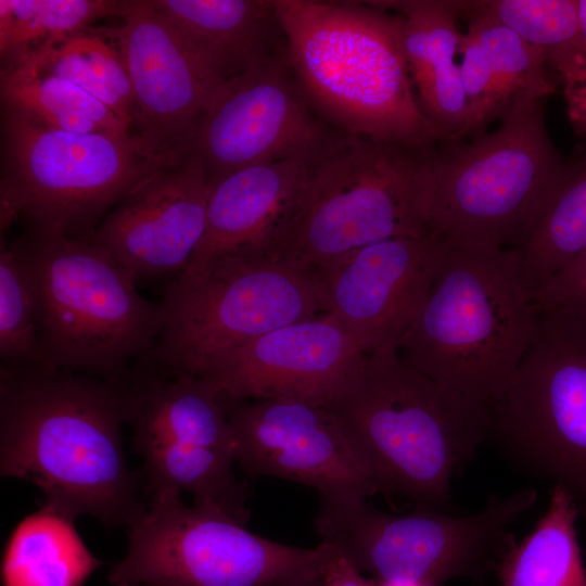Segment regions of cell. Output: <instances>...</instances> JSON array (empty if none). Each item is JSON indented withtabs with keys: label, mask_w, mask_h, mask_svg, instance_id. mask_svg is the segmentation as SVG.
<instances>
[{
	"label": "cell",
	"mask_w": 586,
	"mask_h": 586,
	"mask_svg": "<svg viewBox=\"0 0 586 586\" xmlns=\"http://www.w3.org/2000/svg\"><path fill=\"white\" fill-rule=\"evenodd\" d=\"M114 381L43 365L0 367V474L27 481L74 521L129 526L146 509L123 445Z\"/></svg>",
	"instance_id": "1"
},
{
	"label": "cell",
	"mask_w": 586,
	"mask_h": 586,
	"mask_svg": "<svg viewBox=\"0 0 586 586\" xmlns=\"http://www.w3.org/2000/svg\"><path fill=\"white\" fill-rule=\"evenodd\" d=\"M538 333L535 294L513 247L438 235L430 285L398 355L492 413Z\"/></svg>",
	"instance_id": "2"
},
{
	"label": "cell",
	"mask_w": 586,
	"mask_h": 586,
	"mask_svg": "<svg viewBox=\"0 0 586 586\" xmlns=\"http://www.w3.org/2000/svg\"><path fill=\"white\" fill-rule=\"evenodd\" d=\"M436 143L373 138L330 127L270 255L317 271L359 247L431 232Z\"/></svg>",
	"instance_id": "3"
},
{
	"label": "cell",
	"mask_w": 586,
	"mask_h": 586,
	"mask_svg": "<svg viewBox=\"0 0 586 586\" xmlns=\"http://www.w3.org/2000/svg\"><path fill=\"white\" fill-rule=\"evenodd\" d=\"M385 495L450 506V483L491 435L492 413L402 360L366 355L324 404Z\"/></svg>",
	"instance_id": "4"
},
{
	"label": "cell",
	"mask_w": 586,
	"mask_h": 586,
	"mask_svg": "<svg viewBox=\"0 0 586 586\" xmlns=\"http://www.w3.org/2000/svg\"><path fill=\"white\" fill-rule=\"evenodd\" d=\"M289 63L328 125L373 138L437 143L418 104L400 17L374 1L276 0Z\"/></svg>",
	"instance_id": "5"
},
{
	"label": "cell",
	"mask_w": 586,
	"mask_h": 586,
	"mask_svg": "<svg viewBox=\"0 0 586 586\" xmlns=\"http://www.w3.org/2000/svg\"><path fill=\"white\" fill-rule=\"evenodd\" d=\"M11 245L33 290L49 366L115 381L151 353L162 304L143 297L133 276L92 239L26 229Z\"/></svg>",
	"instance_id": "6"
},
{
	"label": "cell",
	"mask_w": 586,
	"mask_h": 586,
	"mask_svg": "<svg viewBox=\"0 0 586 586\" xmlns=\"http://www.w3.org/2000/svg\"><path fill=\"white\" fill-rule=\"evenodd\" d=\"M162 169L132 137L54 129L2 105L1 232L20 220L29 230L91 239L112 208Z\"/></svg>",
	"instance_id": "7"
},
{
	"label": "cell",
	"mask_w": 586,
	"mask_h": 586,
	"mask_svg": "<svg viewBox=\"0 0 586 586\" xmlns=\"http://www.w3.org/2000/svg\"><path fill=\"white\" fill-rule=\"evenodd\" d=\"M566 167L549 138L543 100L522 103L492 132L468 143H441L431 231L515 247L551 201Z\"/></svg>",
	"instance_id": "8"
},
{
	"label": "cell",
	"mask_w": 586,
	"mask_h": 586,
	"mask_svg": "<svg viewBox=\"0 0 586 586\" xmlns=\"http://www.w3.org/2000/svg\"><path fill=\"white\" fill-rule=\"evenodd\" d=\"M536 498L528 487L507 498L491 496L472 515L420 507L394 515L375 509L366 497L322 498L314 524L321 542L383 585L442 586L457 576L482 581L496 571L514 540L511 523Z\"/></svg>",
	"instance_id": "9"
},
{
	"label": "cell",
	"mask_w": 586,
	"mask_h": 586,
	"mask_svg": "<svg viewBox=\"0 0 586 586\" xmlns=\"http://www.w3.org/2000/svg\"><path fill=\"white\" fill-rule=\"evenodd\" d=\"M164 324L148 354L161 369L191 373L209 357L327 313L315 271L266 251L241 250L166 286Z\"/></svg>",
	"instance_id": "10"
},
{
	"label": "cell",
	"mask_w": 586,
	"mask_h": 586,
	"mask_svg": "<svg viewBox=\"0 0 586 586\" xmlns=\"http://www.w3.org/2000/svg\"><path fill=\"white\" fill-rule=\"evenodd\" d=\"M151 495L109 574L114 586H282L321 574L336 552L326 542L300 548L266 539L221 513L186 506L177 492Z\"/></svg>",
	"instance_id": "11"
},
{
	"label": "cell",
	"mask_w": 586,
	"mask_h": 586,
	"mask_svg": "<svg viewBox=\"0 0 586 586\" xmlns=\"http://www.w3.org/2000/svg\"><path fill=\"white\" fill-rule=\"evenodd\" d=\"M491 435L586 514V323L539 310L538 336L492 411Z\"/></svg>",
	"instance_id": "12"
},
{
	"label": "cell",
	"mask_w": 586,
	"mask_h": 586,
	"mask_svg": "<svg viewBox=\"0 0 586 586\" xmlns=\"http://www.w3.org/2000/svg\"><path fill=\"white\" fill-rule=\"evenodd\" d=\"M117 44L132 87L131 136L161 168L184 162L199 123L221 86L152 0L123 1Z\"/></svg>",
	"instance_id": "13"
},
{
	"label": "cell",
	"mask_w": 586,
	"mask_h": 586,
	"mask_svg": "<svg viewBox=\"0 0 586 586\" xmlns=\"http://www.w3.org/2000/svg\"><path fill=\"white\" fill-rule=\"evenodd\" d=\"M220 399L232 429L234 460L251 475L298 482L320 498L381 493L327 405L297 398Z\"/></svg>",
	"instance_id": "14"
},
{
	"label": "cell",
	"mask_w": 586,
	"mask_h": 586,
	"mask_svg": "<svg viewBox=\"0 0 586 586\" xmlns=\"http://www.w3.org/2000/svg\"><path fill=\"white\" fill-rule=\"evenodd\" d=\"M310 107L289 60L224 82L192 144L208 178L260 163L306 156L330 129Z\"/></svg>",
	"instance_id": "15"
},
{
	"label": "cell",
	"mask_w": 586,
	"mask_h": 586,
	"mask_svg": "<svg viewBox=\"0 0 586 586\" xmlns=\"http://www.w3.org/2000/svg\"><path fill=\"white\" fill-rule=\"evenodd\" d=\"M437 233L398 237L354 250L316 273L327 313L365 355L398 353L434 270Z\"/></svg>",
	"instance_id": "16"
},
{
	"label": "cell",
	"mask_w": 586,
	"mask_h": 586,
	"mask_svg": "<svg viewBox=\"0 0 586 586\" xmlns=\"http://www.w3.org/2000/svg\"><path fill=\"white\" fill-rule=\"evenodd\" d=\"M365 356L337 319L324 313L218 353L193 374L226 399L326 404Z\"/></svg>",
	"instance_id": "17"
},
{
	"label": "cell",
	"mask_w": 586,
	"mask_h": 586,
	"mask_svg": "<svg viewBox=\"0 0 586 586\" xmlns=\"http://www.w3.org/2000/svg\"><path fill=\"white\" fill-rule=\"evenodd\" d=\"M207 187L203 164L190 154L133 189L91 239L136 280L178 276L190 265L205 233Z\"/></svg>",
	"instance_id": "18"
},
{
	"label": "cell",
	"mask_w": 586,
	"mask_h": 586,
	"mask_svg": "<svg viewBox=\"0 0 586 586\" xmlns=\"http://www.w3.org/2000/svg\"><path fill=\"white\" fill-rule=\"evenodd\" d=\"M309 155L208 178L205 233L181 273L200 271L237 251H265L296 202Z\"/></svg>",
	"instance_id": "19"
},
{
	"label": "cell",
	"mask_w": 586,
	"mask_h": 586,
	"mask_svg": "<svg viewBox=\"0 0 586 586\" xmlns=\"http://www.w3.org/2000/svg\"><path fill=\"white\" fill-rule=\"evenodd\" d=\"M125 423L132 444L177 442L213 449L234 460L232 429L219 394L191 373H170L148 355L136 359L117 380Z\"/></svg>",
	"instance_id": "20"
},
{
	"label": "cell",
	"mask_w": 586,
	"mask_h": 586,
	"mask_svg": "<svg viewBox=\"0 0 586 586\" xmlns=\"http://www.w3.org/2000/svg\"><path fill=\"white\" fill-rule=\"evenodd\" d=\"M459 14L469 18L459 47L467 100L460 139L475 137L518 105L544 100L556 91L548 79L545 54L509 28L463 1Z\"/></svg>",
	"instance_id": "21"
},
{
	"label": "cell",
	"mask_w": 586,
	"mask_h": 586,
	"mask_svg": "<svg viewBox=\"0 0 586 586\" xmlns=\"http://www.w3.org/2000/svg\"><path fill=\"white\" fill-rule=\"evenodd\" d=\"M216 80L289 60L276 0H152Z\"/></svg>",
	"instance_id": "22"
},
{
	"label": "cell",
	"mask_w": 586,
	"mask_h": 586,
	"mask_svg": "<svg viewBox=\"0 0 586 586\" xmlns=\"http://www.w3.org/2000/svg\"><path fill=\"white\" fill-rule=\"evenodd\" d=\"M463 1H374L400 17L402 42L420 110L437 143L459 141L467 100L456 25Z\"/></svg>",
	"instance_id": "23"
},
{
	"label": "cell",
	"mask_w": 586,
	"mask_h": 586,
	"mask_svg": "<svg viewBox=\"0 0 586 586\" xmlns=\"http://www.w3.org/2000/svg\"><path fill=\"white\" fill-rule=\"evenodd\" d=\"M102 564L73 521L44 507L23 519L7 542L3 586H82Z\"/></svg>",
	"instance_id": "24"
},
{
	"label": "cell",
	"mask_w": 586,
	"mask_h": 586,
	"mask_svg": "<svg viewBox=\"0 0 586 586\" xmlns=\"http://www.w3.org/2000/svg\"><path fill=\"white\" fill-rule=\"evenodd\" d=\"M578 512L571 494L555 485L535 528L520 544L513 540L499 562L500 586H586L575 530Z\"/></svg>",
	"instance_id": "25"
},
{
	"label": "cell",
	"mask_w": 586,
	"mask_h": 586,
	"mask_svg": "<svg viewBox=\"0 0 586 586\" xmlns=\"http://www.w3.org/2000/svg\"><path fill=\"white\" fill-rule=\"evenodd\" d=\"M143 459L151 493L187 492L194 506L221 513L245 525L246 484L231 471L234 460L202 446L163 442L135 449Z\"/></svg>",
	"instance_id": "26"
},
{
	"label": "cell",
	"mask_w": 586,
	"mask_h": 586,
	"mask_svg": "<svg viewBox=\"0 0 586 586\" xmlns=\"http://www.w3.org/2000/svg\"><path fill=\"white\" fill-rule=\"evenodd\" d=\"M0 95L2 105L50 128L132 137L130 128L101 101L67 79L27 62L1 71Z\"/></svg>",
	"instance_id": "27"
},
{
	"label": "cell",
	"mask_w": 586,
	"mask_h": 586,
	"mask_svg": "<svg viewBox=\"0 0 586 586\" xmlns=\"http://www.w3.org/2000/svg\"><path fill=\"white\" fill-rule=\"evenodd\" d=\"M586 141V140H585ZM517 251L522 278L537 291L586 249V143Z\"/></svg>",
	"instance_id": "28"
},
{
	"label": "cell",
	"mask_w": 586,
	"mask_h": 586,
	"mask_svg": "<svg viewBox=\"0 0 586 586\" xmlns=\"http://www.w3.org/2000/svg\"><path fill=\"white\" fill-rule=\"evenodd\" d=\"M122 4L111 0H0L1 71L90 30L99 20L118 16Z\"/></svg>",
	"instance_id": "29"
},
{
	"label": "cell",
	"mask_w": 586,
	"mask_h": 586,
	"mask_svg": "<svg viewBox=\"0 0 586 586\" xmlns=\"http://www.w3.org/2000/svg\"><path fill=\"white\" fill-rule=\"evenodd\" d=\"M26 62L80 87L131 130L135 102L130 78L117 44L105 30L81 33Z\"/></svg>",
	"instance_id": "30"
},
{
	"label": "cell",
	"mask_w": 586,
	"mask_h": 586,
	"mask_svg": "<svg viewBox=\"0 0 586 586\" xmlns=\"http://www.w3.org/2000/svg\"><path fill=\"white\" fill-rule=\"evenodd\" d=\"M473 5L540 50L550 65L579 50L575 0H483Z\"/></svg>",
	"instance_id": "31"
},
{
	"label": "cell",
	"mask_w": 586,
	"mask_h": 586,
	"mask_svg": "<svg viewBox=\"0 0 586 586\" xmlns=\"http://www.w3.org/2000/svg\"><path fill=\"white\" fill-rule=\"evenodd\" d=\"M0 358L3 364L49 366L39 336L33 290L11 242L3 239L0 245Z\"/></svg>",
	"instance_id": "32"
},
{
	"label": "cell",
	"mask_w": 586,
	"mask_h": 586,
	"mask_svg": "<svg viewBox=\"0 0 586 586\" xmlns=\"http://www.w3.org/2000/svg\"><path fill=\"white\" fill-rule=\"evenodd\" d=\"M538 310L564 314L586 323V249L535 294Z\"/></svg>",
	"instance_id": "33"
},
{
	"label": "cell",
	"mask_w": 586,
	"mask_h": 586,
	"mask_svg": "<svg viewBox=\"0 0 586 586\" xmlns=\"http://www.w3.org/2000/svg\"><path fill=\"white\" fill-rule=\"evenodd\" d=\"M563 84L566 113L575 133L586 140V55L576 50L551 65Z\"/></svg>",
	"instance_id": "34"
},
{
	"label": "cell",
	"mask_w": 586,
	"mask_h": 586,
	"mask_svg": "<svg viewBox=\"0 0 586 586\" xmlns=\"http://www.w3.org/2000/svg\"><path fill=\"white\" fill-rule=\"evenodd\" d=\"M322 578L324 586H378L366 579L361 572L337 551L328 562Z\"/></svg>",
	"instance_id": "35"
},
{
	"label": "cell",
	"mask_w": 586,
	"mask_h": 586,
	"mask_svg": "<svg viewBox=\"0 0 586 586\" xmlns=\"http://www.w3.org/2000/svg\"><path fill=\"white\" fill-rule=\"evenodd\" d=\"M578 20L579 50L586 55V0H575Z\"/></svg>",
	"instance_id": "36"
},
{
	"label": "cell",
	"mask_w": 586,
	"mask_h": 586,
	"mask_svg": "<svg viewBox=\"0 0 586 586\" xmlns=\"http://www.w3.org/2000/svg\"><path fill=\"white\" fill-rule=\"evenodd\" d=\"M322 574L309 576L306 578H302L282 586H324Z\"/></svg>",
	"instance_id": "37"
}]
</instances>
